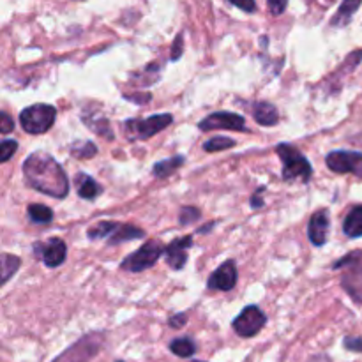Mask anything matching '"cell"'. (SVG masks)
Here are the masks:
<instances>
[{
  "label": "cell",
  "mask_w": 362,
  "mask_h": 362,
  "mask_svg": "<svg viewBox=\"0 0 362 362\" xmlns=\"http://www.w3.org/2000/svg\"><path fill=\"white\" fill-rule=\"evenodd\" d=\"M172 55H170V60H173V62H177V60L180 59V57H182V53H184V35L182 34H179L175 37V41H173V45H172Z\"/></svg>",
  "instance_id": "30"
},
{
  "label": "cell",
  "mask_w": 362,
  "mask_h": 362,
  "mask_svg": "<svg viewBox=\"0 0 362 362\" xmlns=\"http://www.w3.org/2000/svg\"><path fill=\"white\" fill-rule=\"evenodd\" d=\"M27 216L35 225H48L53 219V211L42 204H30L27 207Z\"/></svg>",
  "instance_id": "21"
},
{
  "label": "cell",
  "mask_w": 362,
  "mask_h": 362,
  "mask_svg": "<svg viewBox=\"0 0 362 362\" xmlns=\"http://www.w3.org/2000/svg\"><path fill=\"white\" fill-rule=\"evenodd\" d=\"M124 99L131 103H136V105H147L152 99V95L147 94V92L145 94H124Z\"/></svg>",
  "instance_id": "35"
},
{
  "label": "cell",
  "mask_w": 362,
  "mask_h": 362,
  "mask_svg": "<svg viewBox=\"0 0 362 362\" xmlns=\"http://www.w3.org/2000/svg\"><path fill=\"white\" fill-rule=\"evenodd\" d=\"M0 260H2V285H6V283L16 274L18 269H20L21 258L9 253H2Z\"/></svg>",
  "instance_id": "23"
},
{
  "label": "cell",
  "mask_w": 362,
  "mask_h": 362,
  "mask_svg": "<svg viewBox=\"0 0 362 362\" xmlns=\"http://www.w3.org/2000/svg\"><path fill=\"white\" fill-rule=\"evenodd\" d=\"M34 253L39 260L45 262L46 267L55 269L62 265L67 258V246L62 239H49L48 243H35Z\"/></svg>",
  "instance_id": "11"
},
{
  "label": "cell",
  "mask_w": 362,
  "mask_h": 362,
  "mask_svg": "<svg viewBox=\"0 0 362 362\" xmlns=\"http://www.w3.org/2000/svg\"><path fill=\"white\" fill-rule=\"evenodd\" d=\"M119 226V223L117 221H99L98 225L90 226L87 232L88 239L90 240H98V239H108L110 235H112L113 232H115V228Z\"/></svg>",
  "instance_id": "24"
},
{
  "label": "cell",
  "mask_w": 362,
  "mask_h": 362,
  "mask_svg": "<svg viewBox=\"0 0 362 362\" xmlns=\"http://www.w3.org/2000/svg\"><path fill=\"white\" fill-rule=\"evenodd\" d=\"M23 177L28 187L52 198L69 194V179L62 166L46 152H34L23 161Z\"/></svg>",
  "instance_id": "1"
},
{
  "label": "cell",
  "mask_w": 362,
  "mask_h": 362,
  "mask_svg": "<svg viewBox=\"0 0 362 362\" xmlns=\"http://www.w3.org/2000/svg\"><path fill=\"white\" fill-rule=\"evenodd\" d=\"M173 122L172 113H159L147 119H129L122 122V131L127 140H148L165 131Z\"/></svg>",
  "instance_id": "4"
},
{
  "label": "cell",
  "mask_w": 362,
  "mask_h": 362,
  "mask_svg": "<svg viewBox=\"0 0 362 362\" xmlns=\"http://www.w3.org/2000/svg\"><path fill=\"white\" fill-rule=\"evenodd\" d=\"M262 191H264V187H260V189L257 191V193L253 194V197H251V200H250V204H251V207L253 209H262L264 207V198H262Z\"/></svg>",
  "instance_id": "37"
},
{
  "label": "cell",
  "mask_w": 362,
  "mask_h": 362,
  "mask_svg": "<svg viewBox=\"0 0 362 362\" xmlns=\"http://www.w3.org/2000/svg\"><path fill=\"white\" fill-rule=\"evenodd\" d=\"M71 154L76 159H90L98 154V147L92 141H74L71 145Z\"/></svg>",
  "instance_id": "25"
},
{
  "label": "cell",
  "mask_w": 362,
  "mask_h": 362,
  "mask_svg": "<svg viewBox=\"0 0 362 362\" xmlns=\"http://www.w3.org/2000/svg\"><path fill=\"white\" fill-rule=\"evenodd\" d=\"M334 271L341 272V286L354 303L362 304V250L350 251L332 265Z\"/></svg>",
  "instance_id": "2"
},
{
  "label": "cell",
  "mask_w": 362,
  "mask_h": 362,
  "mask_svg": "<svg viewBox=\"0 0 362 362\" xmlns=\"http://www.w3.org/2000/svg\"><path fill=\"white\" fill-rule=\"evenodd\" d=\"M193 246V237L184 235L179 239H173L172 243L166 246V264L170 265V269L173 271H180V269L186 267L187 258H189V250Z\"/></svg>",
  "instance_id": "13"
},
{
  "label": "cell",
  "mask_w": 362,
  "mask_h": 362,
  "mask_svg": "<svg viewBox=\"0 0 362 362\" xmlns=\"http://www.w3.org/2000/svg\"><path fill=\"white\" fill-rule=\"evenodd\" d=\"M168 324H170V327H173V329H182L184 325L187 324V315L186 313L173 315V317H170Z\"/></svg>",
  "instance_id": "36"
},
{
  "label": "cell",
  "mask_w": 362,
  "mask_h": 362,
  "mask_svg": "<svg viewBox=\"0 0 362 362\" xmlns=\"http://www.w3.org/2000/svg\"><path fill=\"white\" fill-rule=\"evenodd\" d=\"M329 232H331V214L327 209H320L311 216L308 223V237L313 246L320 247L327 243Z\"/></svg>",
  "instance_id": "14"
},
{
  "label": "cell",
  "mask_w": 362,
  "mask_h": 362,
  "mask_svg": "<svg viewBox=\"0 0 362 362\" xmlns=\"http://www.w3.org/2000/svg\"><path fill=\"white\" fill-rule=\"evenodd\" d=\"M253 117L260 126H276L279 122V112L272 103L257 101L253 105Z\"/></svg>",
  "instance_id": "17"
},
{
  "label": "cell",
  "mask_w": 362,
  "mask_h": 362,
  "mask_svg": "<svg viewBox=\"0 0 362 362\" xmlns=\"http://www.w3.org/2000/svg\"><path fill=\"white\" fill-rule=\"evenodd\" d=\"M212 228H214V223H209V225L204 226V228H198V233H207V232H211Z\"/></svg>",
  "instance_id": "38"
},
{
  "label": "cell",
  "mask_w": 362,
  "mask_h": 362,
  "mask_svg": "<svg viewBox=\"0 0 362 362\" xmlns=\"http://www.w3.org/2000/svg\"><path fill=\"white\" fill-rule=\"evenodd\" d=\"M276 152H278L279 159L283 163L281 177L286 182H292V180L300 179L304 184H308L313 177V166L308 161L306 156L296 148L290 144H279L276 147Z\"/></svg>",
  "instance_id": "3"
},
{
  "label": "cell",
  "mask_w": 362,
  "mask_h": 362,
  "mask_svg": "<svg viewBox=\"0 0 362 362\" xmlns=\"http://www.w3.org/2000/svg\"><path fill=\"white\" fill-rule=\"evenodd\" d=\"M184 163H186V158H184V156H173V158L170 159H163V161H158L152 166V175L159 180L166 179V177H170L172 173H175Z\"/></svg>",
  "instance_id": "20"
},
{
  "label": "cell",
  "mask_w": 362,
  "mask_h": 362,
  "mask_svg": "<svg viewBox=\"0 0 362 362\" xmlns=\"http://www.w3.org/2000/svg\"><path fill=\"white\" fill-rule=\"evenodd\" d=\"M18 151V141L16 140H2L0 144V163H7Z\"/></svg>",
  "instance_id": "29"
},
{
  "label": "cell",
  "mask_w": 362,
  "mask_h": 362,
  "mask_svg": "<svg viewBox=\"0 0 362 362\" xmlns=\"http://www.w3.org/2000/svg\"><path fill=\"white\" fill-rule=\"evenodd\" d=\"M329 170L334 173H354L362 177V152L332 151L325 156Z\"/></svg>",
  "instance_id": "9"
},
{
  "label": "cell",
  "mask_w": 362,
  "mask_h": 362,
  "mask_svg": "<svg viewBox=\"0 0 362 362\" xmlns=\"http://www.w3.org/2000/svg\"><path fill=\"white\" fill-rule=\"evenodd\" d=\"M13 129H14V120L11 119L9 113L6 112L0 113V133L9 134Z\"/></svg>",
  "instance_id": "32"
},
{
  "label": "cell",
  "mask_w": 362,
  "mask_h": 362,
  "mask_svg": "<svg viewBox=\"0 0 362 362\" xmlns=\"http://www.w3.org/2000/svg\"><path fill=\"white\" fill-rule=\"evenodd\" d=\"M105 345V334L103 332H90L83 338L78 339L74 345L64 350L53 362H90L99 354Z\"/></svg>",
  "instance_id": "6"
},
{
  "label": "cell",
  "mask_w": 362,
  "mask_h": 362,
  "mask_svg": "<svg viewBox=\"0 0 362 362\" xmlns=\"http://www.w3.org/2000/svg\"><path fill=\"white\" fill-rule=\"evenodd\" d=\"M235 147V140L226 136H214L211 140H207L204 144V151L207 152H219V151H226V148Z\"/></svg>",
  "instance_id": "27"
},
{
  "label": "cell",
  "mask_w": 362,
  "mask_h": 362,
  "mask_svg": "<svg viewBox=\"0 0 362 362\" xmlns=\"http://www.w3.org/2000/svg\"><path fill=\"white\" fill-rule=\"evenodd\" d=\"M57 120V110L52 105H32L21 110L20 124L25 133L28 134H42L53 127Z\"/></svg>",
  "instance_id": "5"
},
{
  "label": "cell",
  "mask_w": 362,
  "mask_h": 362,
  "mask_svg": "<svg viewBox=\"0 0 362 362\" xmlns=\"http://www.w3.org/2000/svg\"><path fill=\"white\" fill-rule=\"evenodd\" d=\"M343 345H345V349L350 350V352L362 354V338H354V336H349V338H345Z\"/></svg>",
  "instance_id": "34"
},
{
  "label": "cell",
  "mask_w": 362,
  "mask_h": 362,
  "mask_svg": "<svg viewBox=\"0 0 362 362\" xmlns=\"http://www.w3.org/2000/svg\"><path fill=\"white\" fill-rule=\"evenodd\" d=\"M362 0H343L341 6L338 7L334 16L331 18V27L334 28H345L346 25H350L354 14L359 11Z\"/></svg>",
  "instance_id": "16"
},
{
  "label": "cell",
  "mask_w": 362,
  "mask_h": 362,
  "mask_svg": "<svg viewBox=\"0 0 362 362\" xmlns=\"http://www.w3.org/2000/svg\"><path fill=\"white\" fill-rule=\"evenodd\" d=\"M237 278H239V272H237L235 262L226 260L212 272L207 281V288L219 290V292H230V290L235 288Z\"/></svg>",
  "instance_id": "12"
},
{
  "label": "cell",
  "mask_w": 362,
  "mask_h": 362,
  "mask_svg": "<svg viewBox=\"0 0 362 362\" xmlns=\"http://www.w3.org/2000/svg\"><path fill=\"white\" fill-rule=\"evenodd\" d=\"M166 251V246L161 240H147L141 247H138L134 253L126 257L120 264V269L127 272H141L156 265V262L161 258V255Z\"/></svg>",
  "instance_id": "7"
},
{
  "label": "cell",
  "mask_w": 362,
  "mask_h": 362,
  "mask_svg": "<svg viewBox=\"0 0 362 362\" xmlns=\"http://www.w3.org/2000/svg\"><path fill=\"white\" fill-rule=\"evenodd\" d=\"M193 362H202V361H193Z\"/></svg>",
  "instance_id": "39"
},
{
  "label": "cell",
  "mask_w": 362,
  "mask_h": 362,
  "mask_svg": "<svg viewBox=\"0 0 362 362\" xmlns=\"http://www.w3.org/2000/svg\"><path fill=\"white\" fill-rule=\"evenodd\" d=\"M74 187H76L78 194L83 200H94V198H98L103 193L101 184L95 182L87 173H76L74 175Z\"/></svg>",
  "instance_id": "15"
},
{
  "label": "cell",
  "mask_w": 362,
  "mask_h": 362,
  "mask_svg": "<svg viewBox=\"0 0 362 362\" xmlns=\"http://www.w3.org/2000/svg\"><path fill=\"white\" fill-rule=\"evenodd\" d=\"M170 352L175 354L177 357H193L197 354V343L191 338H177L170 343Z\"/></svg>",
  "instance_id": "22"
},
{
  "label": "cell",
  "mask_w": 362,
  "mask_h": 362,
  "mask_svg": "<svg viewBox=\"0 0 362 362\" xmlns=\"http://www.w3.org/2000/svg\"><path fill=\"white\" fill-rule=\"evenodd\" d=\"M117 362H122V361H117Z\"/></svg>",
  "instance_id": "40"
},
{
  "label": "cell",
  "mask_w": 362,
  "mask_h": 362,
  "mask_svg": "<svg viewBox=\"0 0 362 362\" xmlns=\"http://www.w3.org/2000/svg\"><path fill=\"white\" fill-rule=\"evenodd\" d=\"M267 324V317L258 306H246L240 311L239 317L233 320V331L240 338H253Z\"/></svg>",
  "instance_id": "8"
},
{
  "label": "cell",
  "mask_w": 362,
  "mask_h": 362,
  "mask_svg": "<svg viewBox=\"0 0 362 362\" xmlns=\"http://www.w3.org/2000/svg\"><path fill=\"white\" fill-rule=\"evenodd\" d=\"M343 232L350 239H359L362 237V205H356L350 209L343 223Z\"/></svg>",
  "instance_id": "19"
},
{
  "label": "cell",
  "mask_w": 362,
  "mask_h": 362,
  "mask_svg": "<svg viewBox=\"0 0 362 362\" xmlns=\"http://www.w3.org/2000/svg\"><path fill=\"white\" fill-rule=\"evenodd\" d=\"M267 6H269V11H271V14L279 16V14H283L286 11L288 0H267Z\"/></svg>",
  "instance_id": "31"
},
{
  "label": "cell",
  "mask_w": 362,
  "mask_h": 362,
  "mask_svg": "<svg viewBox=\"0 0 362 362\" xmlns=\"http://www.w3.org/2000/svg\"><path fill=\"white\" fill-rule=\"evenodd\" d=\"M202 218V212H200V209L198 207H182L180 209V214H179V223L182 226H187V225H191V223H194V221H198V219Z\"/></svg>",
  "instance_id": "28"
},
{
  "label": "cell",
  "mask_w": 362,
  "mask_h": 362,
  "mask_svg": "<svg viewBox=\"0 0 362 362\" xmlns=\"http://www.w3.org/2000/svg\"><path fill=\"white\" fill-rule=\"evenodd\" d=\"M200 131L230 129V131H247L246 119L239 113L232 112H214L198 122Z\"/></svg>",
  "instance_id": "10"
},
{
  "label": "cell",
  "mask_w": 362,
  "mask_h": 362,
  "mask_svg": "<svg viewBox=\"0 0 362 362\" xmlns=\"http://www.w3.org/2000/svg\"><path fill=\"white\" fill-rule=\"evenodd\" d=\"M156 71H161V67L158 66V64H148L147 67H145L144 71H140V73H134L131 74V78H133V83L136 85H144V87H147V85H152L156 83V81L159 80V78L156 76H148L151 73H156Z\"/></svg>",
  "instance_id": "26"
},
{
  "label": "cell",
  "mask_w": 362,
  "mask_h": 362,
  "mask_svg": "<svg viewBox=\"0 0 362 362\" xmlns=\"http://www.w3.org/2000/svg\"><path fill=\"white\" fill-rule=\"evenodd\" d=\"M235 7H239L244 13H257V2L255 0H228Z\"/></svg>",
  "instance_id": "33"
},
{
  "label": "cell",
  "mask_w": 362,
  "mask_h": 362,
  "mask_svg": "<svg viewBox=\"0 0 362 362\" xmlns=\"http://www.w3.org/2000/svg\"><path fill=\"white\" fill-rule=\"evenodd\" d=\"M145 237V232L141 228L134 225H122L119 223V226L115 228V232L108 237V244L110 246H115V244H122L127 243V240H136Z\"/></svg>",
  "instance_id": "18"
}]
</instances>
